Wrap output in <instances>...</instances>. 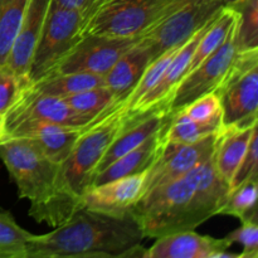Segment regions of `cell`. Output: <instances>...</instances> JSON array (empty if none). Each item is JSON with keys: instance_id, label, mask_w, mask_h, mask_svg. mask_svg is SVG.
<instances>
[{"instance_id": "1", "label": "cell", "mask_w": 258, "mask_h": 258, "mask_svg": "<svg viewBox=\"0 0 258 258\" xmlns=\"http://www.w3.org/2000/svg\"><path fill=\"white\" fill-rule=\"evenodd\" d=\"M213 155L181 178L146 191L133 207L145 238L193 231L217 216L229 193Z\"/></svg>"}, {"instance_id": "2", "label": "cell", "mask_w": 258, "mask_h": 258, "mask_svg": "<svg viewBox=\"0 0 258 258\" xmlns=\"http://www.w3.org/2000/svg\"><path fill=\"white\" fill-rule=\"evenodd\" d=\"M141 224L133 211L110 214L80 207L47 234H33L25 258L143 257Z\"/></svg>"}, {"instance_id": "3", "label": "cell", "mask_w": 258, "mask_h": 258, "mask_svg": "<svg viewBox=\"0 0 258 258\" xmlns=\"http://www.w3.org/2000/svg\"><path fill=\"white\" fill-rule=\"evenodd\" d=\"M0 159L17 184L19 197L30 202L29 216L38 223L57 227L81 207L62 185L60 164L44 155L27 138L0 141Z\"/></svg>"}, {"instance_id": "4", "label": "cell", "mask_w": 258, "mask_h": 258, "mask_svg": "<svg viewBox=\"0 0 258 258\" xmlns=\"http://www.w3.org/2000/svg\"><path fill=\"white\" fill-rule=\"evenodd\" d=\"M130 118L127 98H123L116 100L85 125L70 156L60 165L62 185L68 194L80 201L92 183L101 159Z\"/></svg>"}, {"instance_id": "5", "label": "cell", "mask_w": 258, "mask_h": 258, "mask_svg": "<svg viewBox=\"0 0 258 258\" xmlns=\"http://www.w3.org/2000/svg\"><path fill=\"white\" fill-rule=\"evenodd\" d=\"M190 0H101L86 20L83 34L139 38Z\"/></svg>"}, {"instance_id": "6", "label": "cell", "mask_w": 258, "mask_h": 258, "mask_svg": "<svg viewBox=\"0 0 258 258\" xmlns=\"http://www.w3.org/2000/svg\"><path fill=\"white\" fill-rule=\"evenodd\" d=\"M87 14L50 2L42 33L28 70V83L39 80L72 49L83 34Z\"/></svg>"}, {"instance_id": "7", "label": "cell", "mask_w": 258, "mask_h": 258, "mask_svg": "<svg viewBox=\"0 0 258 258\" xmlns=\"http://www.w3.org/2000/svg\"><path fill=\"white\" fill-rule=\"evenodd\" d=\"M224 126L248 125L257 121L258 49L237 52L236 60L217 88Z\"/></svg>"}, {"instance_id": "8", "label": "cell", "mask_w": 258, "mask_h": 258, "mask_svg": "<svg viewBox=\"0 0 258 258\" xmlns=\"http://www.w3.org/2000/svg\"><path fill=\"white\" fill-rule=\"evenodd\" d=\"M226 5L222 0H190L149 28L138 42L150 49L154 59L185 42L191 34L216 17Z\"/></svg>"}, {"instance_id": "9", "label": "cell", "mask_w": 258, "mask_h": 258, "mask_svg": "<svg viewBox=\"0 0 258 258\" xmlns=\"http://www.w3.org/2000/svg\"><path fill=\"white\" fill-rule=\"evenodd\" d=\"M236 30L233 24L221 47L203 62L199 63L198 67L190 71L176 86L166 102L169 115L173 116L186 105L207 93L216 92L231 71L236 60Z\"/></svg>"}, {"instance_id": "10", "label": "cell", "mask_w": 258, "mask_h": 258, "mask_svg": "<svg viewBox=\"0 0 258 258\" xmlns=\"http://www.w3.org/2000/svg\"><path fill=\"white\" fill-rule=\"evenodd\" d=\"M136 40L138 38L86 33L52 71L60 73H95L105 76L117 62L118 58L135 44Z\"/></svg>"}, {"instance_id": "11", "label": "cell", "mask_w": 258, "mask_h": 258, "mask_svg": "<svg viewBox=\"0 0 258 258\" xmlns=\"http://www.w3.org/2000/svg\"><path fill=\"white\" fill-rule=\"evenodd\" d=\"M216 135L217 133L193 144L163 143L160 153L146 171L144 194L156 186L181 178L208 160L214 153Z\"/></svg>"}, {"instance_id": "12", "label": "cell", "mask_w": 258, "mask_h": 258, "mask_svg": "<svg viewBox=\"0 0 258 258\" xmlns=\"http://www.w3.org/2000/svg\"><path fill=\"white\" fill-rule=\"evenodd\" d=\"M4 118L7 135L9 130L24 121H45L82 127L93 120L73 111L63 98L34 92L29 86L23 90L20 97L8 111Z\"/></svg>"}, {"instance_id": "13", "label": "cell", "mask_w": 258, "mask_h": 258, "mask_svg": "<svg viewBox=\"0 0 258 258\" xmlns=\"http://www.w3.org/2000/svg\"><path fill=\"white\" fill-rule=\"evenodd\" d=\"M146 171L88 186L81 196V207L110 214L131 212L144 194Z\"/></svg>"}, {"instance_id": "14", "label": "cell", "mask_w": 258, "mask_h": 258, "mask_svg": "<svg viewBox=\"0 0 258 258\" xmlns=\"http://www.w3.org/2000/svg\"><path fill=\"white\" fill-rule=\"evenodd\" d=\"M233 244L224 238H213L193 231H181L156 238L145 249V258H218Z\"/></svg>"}, {"instance_id": "15", "label": "cell", "mask_w": 258, "mask_h": 258, "mask_svg": "<svg viewBox=\"0 0 258 258\" xmlns=\"http://www.w3.org/2000/svg\"><path fill=\"white\" fill-rule=\"evenodd\" d=\"M83 127L45 121H24L9 130L8 136L29 139L47 158L62 165L70 156Z\"/></svg>"}, {"instance_id": "16", "label": "cell", "mask_w": 258, "mask_h": 258, "mask_svg": "<svg viewBox=\"0 0 258 258\" xmlns=\"http://www.w3.org/2000/svg\"><path fill=\"white\" fill-rule=\"evenodd\" d=\"M217 17V15H216ZM214 17V18H216ZM212 18L207 24H204L201 29L197 30L194 34H191L183 44L179 47L176 53L174 54L173 59L168 64L166 70L164 71L163 76L159 80V82L139 101L138 103L130 108L131 115H138V113H144L149 110L159 107V106L166 105L168 100L170 98L171 93L176 88L181 80L188 75L189 66H190L191 58H193L194 50H196L197 45H198L199 39L206 32L207 28L214 19Z\"/></svg>"}, {"instance_id": "17", "label": "cell", "mask_w": 258, "mask_h": 258, "mask_svg": "<svg viewBox=\"0 0 258 258\" xmlns=\"http://www.w3.org/2000/svg\"><path fill=\"white\" fill-rule=\"evenodd\" d=\"M52 0H29L23 17L17 38L13 43L5 64L12 68L20 78L27 80L33 52L42 33L48 9Z\"/></svg>"}, {"instance_id": "18", "label": "cell", "mask_w": 258, "mask_h": 258, "mask_svg": "<svg viewBox=\"0 0 258 258\" xmlns=\"http://www.w3.org/2000/svg\"><path fill=\"white\" fill-rule=\"evenodd\" d=\"M256 128L257 121L248 125H223L217 133L213 153L214 165L219 175L228 184H231Z\"/></svg>"}, {"instance_id": "19", "label": "cell", "mask_w": 258, "mask_h": 258, "mask_svg": "<svg viewBox=\"0 0 258 258\" xmlns=\"http://www.w3.org/2000/svg\"><path fill=\"white\" fill-rule=\"evenodd\" d=\"M154 60L150 49L136 40L103 76L105 86L113 93L116 100H123L138 85L143 73Z\"/></svg>"}, {"instance_id": "20", "label": "cell", "mask_w": 258, "mask_h": 258, "mask_svg": "<svg viewBox=\"0 0 258 258\" xmlns=\"http://www.w3.org/2000/svg\"><path fill=\"white\" fill-rule=\"evenodd\" d=\"M165 127L150 136L148 140L144 141L138 148L133 149L125 155L118 158L117 160L110 164L102 171L96 174L93 176L91 185H97V184L115 180V179L123 178V176L135 175V174H140L148 170L160 153V149L163 146V134Z\"/></svg>"}, {"instance_id": "21", "label": "cell", "mask_w": 258, "mask_h": 258, "mask_svg": "<svg viewBox=\"0 0 258 258\" xmlns=\"http://www.w3.org/2000/svg\"><path fill=\"white\" fill-rule=\"evenodd\" d=\"M103 85H105L103 76L95 75V73H60L50 71L28 86L34 92L66 98L81 91Z\"/></svg>"}, {"instance_id": "22", "label": "cell", "mask_w": 258, "mask_h": 258, "mask_svg": "<svg viewBox=\"0 0 258 258\" xmlns=\"http://www.w3.org/2000/svg\"><path fill=\"white\" fill-rule=\"evenodd\" d=\"M237 13L236 30L237 52L258 49V0H238L233 5Z\"/></svg>"}, {"instance_id": "23", "label": "cell", "mask_w": 258, "mask_h": 258, "mask_svg": "<svg viewBox=\"0 0 258 258\" xmlns=\"http://www.w3.org/2000/svg\"><path fill=\"white\" fill-rule=\"evenodd\" d=\"M222 126L223 125L196 122L179 111L170 116V120L163 134V143L193 144L218 133Z\"/></svg>"}, {"instance_id": "24", "label": "cell", "mask_w": 258, "mask_h": 258, "mask_svg": "<svg viewBox=\"0 0 258 258\" xmlns=\"http://www.w3.org/2000/svg\"><path fill=\"white\" fill-rule=\"evenodd\" d=\"M257 178L247 179L229 190L218 214L236 217L239 221L257 219Z\"/></svg>"}, {"instance_id": "25", "label": "cell", "mask_w": 258, "mask_h": 258, "mask_svg": "<svg viewBox=\"0 0 258 258\" xmlns=\"http://www.w3.org/2000/svg\"><path fill=\"white\" fill-rule=\"evenodd\" d=\"M29 0H0V64L7 62Z\"/></svg>"}, {"instance_id": "26", "label": "cell", "mask_w": 258, "mask_h": 258, "mask_svg": "<svg viewBox=\"0 0 258 258\" xmlns=\"http://www.w3.org/2000/svg\"><path fill=\"white\" fill-rule=\"evenodd\" d=\"M32 236L9 212L0 211V258H25L27 243Z\"/></svg>"}, {"instance_id": "27", "label": "cell", "mask_w": 258, "mask_h": 258, "mask_svg": "<svg viewBox=\"0 0 258 258\" xmlns=\"http://www.w3.org/2000/svg\"><path fill=\"white\" fill-rule=\"evenodd\" d=\"M63 100L77 113L87 116L90 118H95L102 111H105L108 106L112 105L116 98L113 93L103 85L81 91V92L68 96Z\"/></svg>"}, {"instance_id": "28", "label": "cell", "mask_w": 258, "mask_h": 258, "mask_svg": "<svg viewBox=\"0 0 258 258\" xmlns=\"http://www.w3.org/2000/svg\"><path fill=\"white\" fill-rule=\"evenodd\" d=\"M181 44H183V43H181ZM181 44L175 45V47L170 48V49H168L166 52H164L163 54H160L158 58H155V59L148 66L145 72L143 73L141 78L139 80L138 85H136L135 88L131 91L130 95L126 97L128 102V110H130L135 103H138L139 101H140L141 98H143L144 96H145L146 93L159 82V80H160L161 76H163L164 71L166 70V67H168V64L170 63V60L173 59L174 54H175L176 50L179 49V47H180Z\"/></svg>"}, {"instance_id": "29", "label": "cell", "mask_w": 258, "mask_h": 258, "mask_svg": "<svg viewBox=\"0 0 258 258\" xmlns=\"http://www.w3.org/2000/svg\"><path fill=\"white\" fill-rule=\"evenodd\" d=\"M179 112V111H178ZM180 112L188 116L193 121L199 123H212V125H223L222 123V106L219 97L216 92H209L193 102L181 108Z\"/></svg>"}, {"instance_id": "30", "label": "cell", "mask_w": 258, "mask_h": 258, "mask_svg": "<svg viewBox=\"0 0 258 258\" xmlns=\"http://www.w3.org/2000/svg\"><path fill=\"white\" fill-rule=\"evenodd\" d=\"M28 85L5 63L0 64V115H7Z\"/></svg>"}, {"instance_id": "31", "label": "cell", "mask_w": 258, "mask_h": 258, "mask_svg": "<svg viewBox=\"0 0 258 258\" xmlns=\"http://www.w3.org/2000/svg\"><path fill=\"white\" fill-rule=\"evenodd\" d=\"M226 238L232 244L239 243L243 247V252L239 258L258 257V224L257 219H244L241 221V227L231 232Z\"/></svg>"}, {"instance_id": "32", "label": "cell", "mask_w": 258, "mask_h": 258, "mask_svg": "<svg viewBox=\"0 0 258 258\" xmlns=\"http://www.w3.org/2000/svg\"><path fill=\"white\" fill-rule=\"evenodd\" d=\"M257 168H258V134L257 128L253 131L249 140L248 148L243 159L239 163L233 178H232L229 189L236 188L238 184L243 183L247 179L257 178Z\"/></svg>"}, {"instance_id": "33", "label": "cell", "mask_w": 258, "mask_h": 258, "mask_svg": "<svg viewBox=\"0 0 258 258\" xmlns=\"http://www.w3.org/2000/svg\"><path fill=\"white\" fill-rule=\"evenodd\" d=\"M57 5L68 9H76L85 12L86 14H90L93 10V8L101 2V0H53Z\"/></svg>"}, {"instance_id": "34", "label": "cell", "mask_w": 258, "mask_h": 258, "mask_svg": "<svg viewBox=\"0 0 258 258\" xmlns=\"http://www.w3.org/2000/svg\"><path fill=\"white\" fill-rule=\"evenodd\" d=\"M7 128H5V118L0 115V141L7 138Z\"/></svg>"}, {"instance_id": "35", "label": "cell", "mask_w": 258, "mask_h": 258, "mask_svg": "<svg viewBox=\"0 0 258 258\" xmlns=\"http://www.w3.org/2000/svg\"><path fill=\"white\" fill-rule=\"evenodd\" d=\"M223 2V4L226 5V7H229V5H233L234 3H237L238 0H222Z\"/></svg>"}]
</instances>
